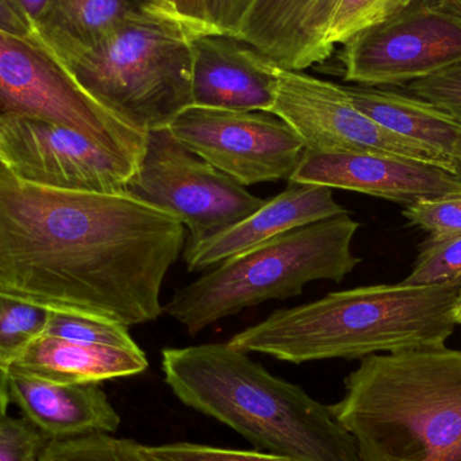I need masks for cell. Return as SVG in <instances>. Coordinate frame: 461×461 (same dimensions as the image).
Listing matches in <instances>:
<instances>
[{
  "mask_svg": "<svg viewBox=\"0 0 461 461\" xmlns=\"http://www.w3.org/2000/svg\"><path fill=\"white\" fill-rule=\"evenodd\" d=\"M186 243L175 216L123 194L24 183L0 167V292L126 327L164 313Z\"/></svg>",
  "mask_w": 461,
  "mask_h": 461,
  "instance_id": "cell-1",
  "label": "cell"
},
{
  "mask_svg": "<svg viewBox=\"0 0 461 461\" xmlns=\"http://www.w3.org/2000/svg\"><path fill=\"white\" fill-rule=\"evenodd\" d=\"M461 278L430 285H371L278 309L229 344L282 362L363 359L446 347L456 322Z\"/></svg>",
  "mask_w": 461,
  "mask_h": 461,
  "instance_id": "cell-2",
  "label": "cell"
},
{
  "mask_svg": "<svg viewBox=\"0 0 461 461\" xmlns=\"http://www.w3.org/2000/svg\"><path fill=\"white\" fill-rule=\"evenodd\" d=\"M161 366L184 405L218 420L258 449L300 461H362L357 441L330 406L229 341L165 348Z\"/></svg>",
  "mask_w": 461,
  "mask_h": 461,
  "instance_id": "cell-3",
  "label": "cell"
},
{
  "mask_svg": "<svg viewBox=\"0 0 461 461\" xmlns=\"http://www.w3.org/2000/svg\"><path fill=\"white\" fill-rule=\"evenodd\" d=\"M330 406L362 461H461V351L363 357Z\"/></svg>",
  "mask_w": 461,
  "mask_h": 461,
  "instance_id": "cell-4",
  "label": "cell"
},
{
  "mask_svg": "<svg viewBox=\"0 0 461 461\" xmlns=\"http://www.w3.org/2000/svg\"><path fill=\"white\" fill-rule=\"evenodd\" d=\"M348 212L282 233L176 290L164 313L192 336L270 300L297 297L314 281L341 282L360 263Z\"/></svg>",
  "mask_w": 461,
  "mask_h": 461,
  "instance_id": "cell-5",
  "label": "cell"
},
{
  "mask_svg": "<svg viewBox=\"0 0 461 461\" xmlns=\"http://www.w3.org/2000/svg\"><path fill=\"white\" fill-rule=\"evenodd\" d=\"M196 35L157 7L59 62L97 104L146 134L169 126L194 105L191 42Z\"/></svg>",
  "mask_w": 461,
  "mask_h": 461,
  "instance_id": "cell-6",
  "label": "cell"
},
{
  "mask_svg": "<svg viewBox=\"0 0 461 461\" xmlns=\"http://www.w3.org/2000/svg\"><path fill=\"white\" fill-rule=\"evenodd\" d=\"M124 192L175 216L188 230L185 244L229 229L265 203L189 150L167 127L146 132L145 150Z\"/></svg>",
  "mask_w": 461,
  "mask_h": 461,
  "instance_id": "cell-7",
  "label": "cell"
},
{
  "mask_svg": "<svg viewBox=\"0 0 461 461\" xmlns=\"http://www.w3.org/2000/svg\"><path fill=\"white\" fill-rule=\"evenodd\" d=\"M10 113L59 122L137 164L145 150V132L91 99L45 46L0 30V116Z\"/></svg>",
  "mask_w": 461,
  "mask_h": 461,
  "instance_id": "cell-8",
  "label": "cell"
},
{
  "mask_svg": "<svg viewBox=\"0 0 461 461\" xmlns=\"http://www.w3.org/2000/svg\"><path fill=\"white\" fill-rule=\"evenodd\" d=\"M344 80L402 86L461 61V14L447 0H413L343 43Z\"/></svg>",
  "mask_w": 461,
  "mask_h": 461,
  "instance_id": "cell-9",
  "label": "cell"
},
{
  "mask_svg": "<svg viewBox=\"0 0 461 461\" xmlns=\"http://www.w3.org/2000/svg\"><path fill=\"white\" fill-rule=\"evenodd\" d=\"M0 167L46 188L123 194L137 162L59 122L10 113L0 116Z\"/></svg>",
  "mask_w": 461,
  "mask_h": 461,
  "instance_id": "cell-10",
  "label": "cell"
},
{
  "mask_svg": "<svg viewBox=\"0 0 461 461\" xmlns=\"http://www.w3.org/2000/svg\"><path fill=\"white\" fill-rule=\"evenodd\" d=\"M276 75L278 84L271 113L292 127L305 151L386 154L456 172L438 154L379 126L352 103L344 86L303 70L278 67Z\"/></svg>",
  "mask_w": 461,
  "mask_h": 461,
  "instance_id": "cell-11",
  "label": "cell"
},
{
  "mask_svg": "<svg viewBox=\"0 0 461 461\" xmlns=\"http://www.w3.org/2000/svg\"><path fill=\"white\" fill-rule=\"evenodd\" d=\"M167 129L189 150L246 188L289 181L305 151L289 124L263 111L192 105Z\"/></svg>",
  "mask_w": 461,
  "mask_h": 461,
  "instance_id": "cell-12",
  "label": "cell"
},
{
  "mask_svg": "<svg viewBox=\"0 0 461 461\" xmlns=\"http://www.w3.org/2000/svg\"><path fill=\"white\" fill-rule=\"evenodd\" d=\"M292 184L357 192L403 204L461 194V175L446 167L375 153L303 151Z\"/></svg>",
  "mask_w": 461,
  "mask_h": 461,
  "instance_id": "cell-13",
  "label": "cell"
},
{
  "mask_svg": "<svg viewBox=\"0 0 461 461\" xmlns=\"http://www.w3.org/2000/svg\"><path fill=\"white\" fill-rule=\"evenodd\" d=\"M194 107L271 113L278 65L232 35L208 32L192 38Z\"/></svg>",
  "mask_w": 461,
  "mask_h": 461,
  "instance_id": "cell-14",
  "label": "cell"
},
{
  "mask_svg": "<svg viewBox=\"0 0 461 461\" xmlns=\"http://www.w3.org/2000/svg\"><path fill=\"white\" fill-rule=\"evenodd\" d=\"M346 212L333 199V189L289 183L239 223L199 243L185 244L184 262L191 273L207 270L282 233Z\"/></svg>",
  "mask_w": 461,
  "mask_h": 461,
  "instance_id": "cell-15",
  "label": "cell"
},
{
  "mask_svg": "<svg viewBox=\"0 0 461 461\" xmlns=\"http://www.w3.org/2000/svg\"><path fill=\"white\" fill-rule=\"evenodd\" d=\"M8 390L11 402L49 440L113 435L121 425V416L97 384H59L8 368Z\"/></svg>",
  "mask_w": 461,
  "mask_h": 461,
  "instance_id": "cell-16",
  "label": "cell"
},
{
  "mask_svg": "<svg viewBox=\"0 0 461 461\" xmlns=\"http://www.w3.org/2000/svg\"><path fill=\"white\" fill-rule=\"evenodd\" d=\"M344 89L379 126L438 154L460 173L461 123L456 118L432 103L382 86H344Z\"/></svg>",
  "mask_w": 461,
  "mask_h": 461,
  "instance_id": "cell-17",
  "label": "cell"
},
{
  "mask_svg": "<svg viewBox=\"0 0 461 461\" xmlns=\"http://www.w3.org/2000/svg\"><path fill=\"white\" fill-rule=\"evenodd\" d=\"M145 352L41 336L8 368L59 384H88L148 370Z\"/></svg>",
  "mask_w": 461,
  "mask_h": 461,
  "instance_id": "cell-18",
  "label": "cell"
},
{
  "mask_svg": "<svg viewBox=\"0 0 461 461\" xmlns=\"http://www.w3.org/2000/svg\"><path fill=\"white\" fill-rule=\"evenodd\" d=\"M157 7L161 5L156 0H49L32 30L35 40L62 62Z\"/></svg>",
  "mask_w": 461,
  "mask_h": 461,
  "instance_id": "cell-19",
  "label": "cell"
},
{
  "mask_svg": "<svg viewBox=\"0 0 461 461\" xmlns=\"http://www.w3.org/2000/svg\"><path fill=\"white\" fill-rule=\"evenodd\" d=\"M319 0H252L238 38L285 69L320 64L313 23Z\"/></svg>",
  "mask_w": 461,
  "mask_h": 461,
  "instance_id": "cell-20",
  "label": "cell"
},
{
  "mask_svg": "<svg viewBox=\"0 0 461 461\" xmlns=\"http://www.w3.org/2000/svg\"><path fill=\"white\" fill-rule=\"evenodd\" d=\"M413 0H320L313 18V37L320 61L347 40L402 11Z\"/></svg>",
  "mask_w": 461,
  "mask_h": 461,
  "instance_id": "cell-21",
  "label": "cell"
},
{
  "mask_svg": "<svg viewBox=\"0 0 461 461\" xmlns=\"http://www.w3.org/2000/svg\"><path fill=\"white\" fill-rule=\"evenodd\" d=\"M51 313L50 309L0 292V362L10 367L45 335Z\"/></svg>",
  "mask_w": 461,
  "mask_h": 461,
  "instance_id": "cell-22",
  "label": "cell"
},
{
  "mask_svg": "<svg viewBox=\"0 0 461 461\" xmlns=\"http://www.w3.org/2000/svg\"><path fill=\"white\" fill-rule=\"evenodd\" d=\"M140 443L107 433L50 440L38 461H146Z\"/></svg>",
  "mask_w": 461,
  "mask_h": 461,
  "instance_id": "cell-23",
  "label": "cell"
},
{
  "mask_svg": "<svg viewBox=\"0 0 461 461\" xmlns=\"http://www.w3.org/2000/svg\"><path fill=\"white\" fill-rule=\"evenodd\" d=\"M45 335L81 344L121 348L140 347L130 335L129 327L126 325L88 314L53 311Z\"/></svg>",
  "mask_w": 461,
  "mask_h": 461,
  "instance_id": "cell-24",
  "label": "cell"
},
{
  "mask_svg": "<svg viewBox=\"0 0 461 461\" xmlns=\"http://www.w3.org/2000/svg\"><path fill=\"white\" fill-rule=\"evenodd\" d=\"M461 278V233L422 243L413 270L402 282L430 285Z\"/></svg>",
  "mask_w": 461,
  "mask_h": 461,
  "instance_id": "cell-25",
  "label": "cell"
},
{
  "mask_svg": "<svg viewBox=\"0 0 461 461\" xmlns=\"http://www.w3.org/2000/svg\"><path fill=\"white\" fill-rule=\"evenodd\" d=\"M146 461H300L271 452L238 451L192 443L140 446Z\"/></svg>",
  "mask_w": 461,
  "mask_h": 461,
  "instance_id": "cell-26",
  "label": "cell"
},
{
  "mask_svg": "<svg viewBox=\"0 0 461 461\" xmlns=\"http://www.w3.org/2000/svg\"><path fill=\"white\" fill-rule=\"evenodd\" d=\"M402 213L409 224L429 233V239L461 233V194L421 200L405 207Z\"/></svg>",
  "mask_w": 461,
  "mask_h": 461,
  "instance_id": "cell-27",
  "label": "cell"
},
{
  "mask_svg": "<svg viewBox=\"0 0 461 461\" xmlns=\"http://www.w3.org/2000/svg\"><path fill=\"white\" fill-rule=\"evenodd\" d=\"M401 88L405 94L432 103L461 123V61Z\"/></svg>",
  "mask_w": 461,
  "mask_h": 461,
  "instance_id": "cell-28",
  "label": "cell"
},
{
  "mask_svg": "<svg viewBox=\"0 0 461 461\" xmlns=\"http://www.w3.org/2000/svg\"><path fill=\"white\" fill-rule=\"evenodd\" d=\"M49 441L24 417L0 421V461H38Z\"/></svg>",
  "mask_w": 461,
  "mask_h": 461,
  "instance_id": "cell-29",
  "label": "cell"
},
{
  "mask_svg": "<svg viewBox=\"0 0 461 461\" xmlns=\"http://www.w3.org/2000/svg\"><path fill=\"white\" fill-rule=\"evenodd\" d=\"M252 0H208L207 22L211 32L238 38Z\"/></svg>",
  "mask_w": 461,
  "mask_h": 461,
  "instance_id": "cell-30",
  "label": "cell"
},
{
  "mask_svg": "<svg viewBox=\"0 0 461 461\" xmlns=\"http://www.w3.org/2000/svg\"><path fill=\"white\" fill-rule=\"evenodd\" d=\"M161 7L183 21L196 34L211 32L207 22L208 0H156Z\"/></svg>",
  "mask_w": 461,
  "mask_h": 461,
  "instance_id": "cell-31",
  "label": "cell"
},
{
  "mask_svg": "<svg viewBox=\"0 0 461 461\" xmlns=\"http://www.w3.org/2000/svg\"><path fill=\"white\" fill-rule=\"evenodd\" d=\"M0 30L35 40L32 24L11 0H0Z\"/></svg>",
  "mask_w": 461,
  "mask_h": 461,
  "instance_id": "cell-32",
  "label": "cell"
},
{
  "mask_svg": "<svg viewBox=\"0 0 461 461\" xmlns=\"http://www.w3.org/2000/svg\"><path fill=\"white\" fill-rule=\"evenodd\" d=\"M11 2L29 19L30 23L34 24V22L40 18L41 14L45 10L49 0H11Z\"/></svg>",
  "mask_w": 461,
  "mask_h": 461,
  "instance_id": "cell-33",
  "label": "cell"
},
{
  "mask_svg": "<svg viewBox=\"0 0 461 461\" xmlns=\"http://www.w3.org/2000/svg\"><path fill=\"white\" fill-rule=\"evenodd\" d=\"M10 390H8V367L0 362V421L7 417L10 405Z\"/></svg>",
  "mask_w": 461,
  "mask_h": 461,
  "instance_id": "cell-34",
  "label": "cell"
},
{
  "mask_svg": "<svg viewBox=\"0 0 461 461\" xmlns=\"http://www.w3.org/2000/svg\"><path fill=\"white\" fill-rule=\"evenodd\" d=\"M454 320L456 322V325H461V290L459 298H457L456 305H455L454 309Z\"/></svg>",
  "mask_w": 461,
  "mask_h": 461,
  "instance_id": "cell-35",
  "label": "cell"
},
{
  "mask_svg": "<svg viewBox=\"0 0 461 461\" xmlns=\"http://www.w3.org/2000/svg\"><path fill=\"white\" fill-rule=\"evenodd\" d=\"M452 7L456 8L457 11L461 14V0H447Z\"/></svg>",
  "mask_w": 461,
  "mask_h": 461,
  "instance_id": "cell-36",
  "label": "cell"
},
{
  "mask_svg": "<svg viewBox=\"0 0 461 461\" xmlns=\"http://www.w3.org/2000/svg\"><path fill=\"white\" fill-rule=\"evenodd\" d=\"M319 3H320V0H319ZM316 10H317V8H316ZM314 14H316V13H314ZM313 18H314V16H313ZM312 26H313V23H312ZM312 30H313V27H312Z\"/></svg>",
  "mask_w": 461,
  "mask_h": 461,
  "instance_id": "cell-37",
  "label": "cell"
},
{
  "mask_svg": "<svg viewBox=\"0 0 461 461\" xmlns=\"http://www.w3.org/2000/svg\"><path fill=\"white\" fill-rule=\"evenodd\" d=\"M460 173H461V169H460Z\"/></svg>",
  "mask_w": 461,
  "mask_h": 461,
  "instance_id": "cell-38",
  "label": "cell"
}]
</instances>
